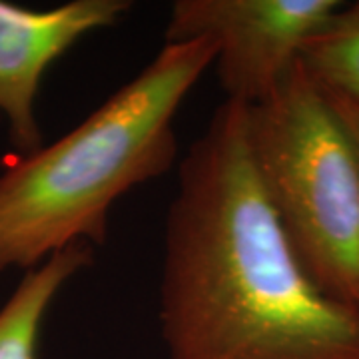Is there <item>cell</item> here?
I'll return each instance as SVG.
<instances>
[{
    "label": "cell",
    "mask_w": 359,
    "mask_h": 359,
    "mask_svg": "<svg viewBox=\"0 0 359 359\" xmlns=\"http://www.w3.org/2000/svg\"><path fill=\"white\" fill-rule=\"evenodd\" d=\"M245 110L224 100L180 164L160 276L168 359H359V309L299 262L254 172Z\"/></svg>",
    "instance_id": "6da1fadb"
},
{
    "label": "cell",
    "mask_w": 359,
    "mask_h": 359,
    "mask_svg": "<svg viewBox=\"0 0 359 359\" xmlns=\"http://www.w3.org/2000/svg\"><path fill=\"white\" fill-rule=\"evenodd\" d=\"M214 66L208 40L164 42L136 76L58 140L0 172V273L100 245L114 204L178 156L176 116Z\"/></svg>",
    "instance_id": "7a4b0ae2"
},
{
    "label": "cell",
    "mask_w": 359,
    "mask_h": 359,
    "mask_svg": "<svg viewBox=\"0 0 359 359\" xmlns=\"http://www.w3.org/2000/svg\"><path fill=\"white\" fill-rule=\"evenodd\" d=\"M245 138L257 182L311 280L359 309V160L302 60L273 94L248 106Z\"/></svg>",
    "instance_id": "3957f363"
},
{
    "label": "cell",
    "mask_w": 359,
    "mask_h": 359,
    "mask_svg": "<svg viewBox=\"0 0 359 359\" xmlns=\"http://www.w3.org/2000/svg\"><path fill=\"white\" fill-rule=\"evenodd\" d=\"M341 0H176L164 42L208 40L226 100L254 106L282 86Z\"/></svg>",
    "instance_id": "277c9868"
},
{
    "label": "cell",
    "mask_w": 359,
    "mask_h": 359,
    "mask_svg": "<svg viewBox=\"0 0 359 359\" xmlns=\"http://www.w3.org/2000/svg\"><path fill=\"white\" fill-rule=\"evenodd\" d=\"M130 0H68L50 8H28L0 0V126L18 156L39 150L42 78L82 39L118 26Z\"/></svg>",
    "instance_id": "5b68a950"
},
{
    "label": "cell",
    "mask_w": 359,
    "mask_h": 359,
    "mask_svg": "<svg viewBox=\"0 0 359 359\" xmlns=\"http://www.w3.org/2000/svg\"><path fill=\"white\" fill-rule=\"evenodd\" d=\"M94 259V248L76 244L25 271L0 308V359H36L48 309L70 280Z\"/></svg>",
    "instance_id": "8992f818"
},
{
    "label": "cell",
    "mask_w": 359,
    "mask_h": 359,
    "mask_svg": "<svg viewBox=\"0 0 359 359\" xmlns=\"http://www.w3.org/2000/svg\"><path fill=\"white\" fill-rule=\"evenodd\" d=\"M302 62L323 88L359 102V0L341 6L306 46Z\"/></svg>",
    "instance_id": "52a82bcc"
},
{
    "label": "cell",
    "mask_w": 359,
    "mask_h": 359,
    "mask_svg": "<svg viewBox=\"0 0 359 359\" xmlns=\"http://www.w3.org/2000/svg\"><path fill=\"white\" fill-rule=\"evenodd\" d=\"M318 84H320V82H318ZM321 88H323V86H321ZM323 92H325V96H327L332 108L335 110L337 118L341 120V124H344L347 136H349V140L353 144V150H355V156H358L359 160V102L347 98V96L339 94V92H334V90L323 88Z\"/></svg>",
    "instance_id": "ba28073f"
}]
</instances>
